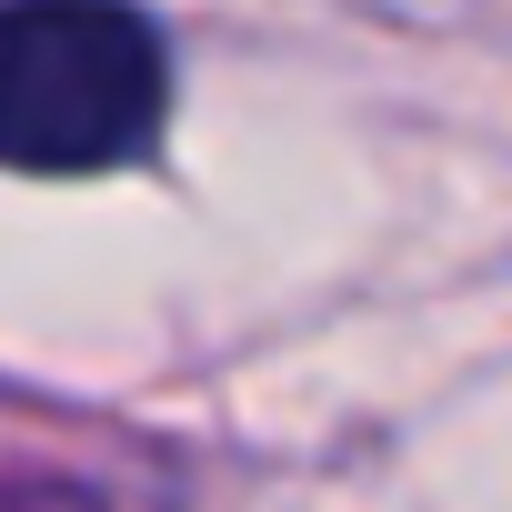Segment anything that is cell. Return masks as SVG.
<instances>
[{"mask_svg": "<svg viewBox=\"0 0 512 512\" xmlns=\"http://www.w3.org/2000/svg\"><path fill=\"white\" fill-rule=\"evenodd\" d=\"M161 111L171 61L131 0H0V171H121Z\"/></svg>", "mask_w": 512, "mask_h": 512, "instance_id": "obj_1", "label": "cell"}]
</instances>
